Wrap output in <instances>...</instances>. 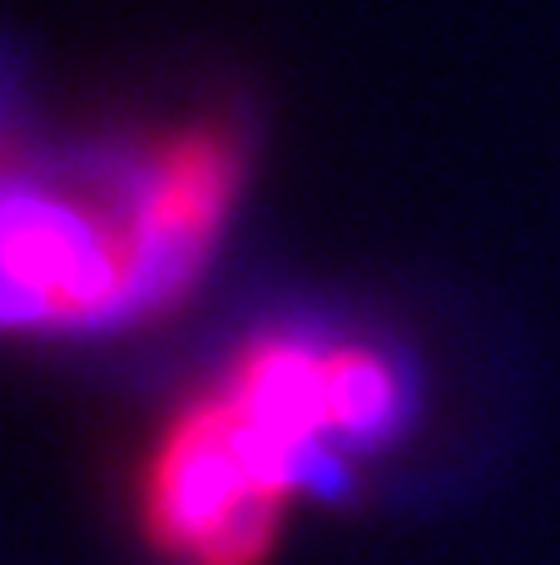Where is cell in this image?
<instances>
[{"mask_svg":"<svg viewBox=\"0 0 560 565\" xmlns=\"http://www.w3.org/2000/svg\"><path fill=\"white\" fill-rule=\"evenodd\" d=\"M149 214V145L50 164L0 139V332H109L184 298Z\"/></svg>","mask_w":560,"mask_h":565,"instance_id":"6da1fadb","label":"cell"},{"mask_svg":"<svg viewBox=\"0 0 560 565\" xmlns=\"http://www.w3.org/2000/svg\"><path fill=\"white\" fill-rule=\"evenodd\" d=\"M218 392L303 471L313 497L343 491L353 461L392 447L422 407L417 372L402 352L373 338H323L303 328L244 342Z\"/></svg>","mask_w":560,"mask_h":565,"instance_id":"7a4b0ae2","label":"cell"},{"mask_svg":"<svg viewBox=\"0 0 560 565\" xmlns=\"http://www.w3.org/2000/svg\"><path fill=\"white\" fill-rule=\"evenodd\" d=\"M308 481L208 387L164 427L144 477V531L179 565H258Z\"/></svg>","mask_w":560,"mask_h":565,"instance_id":"3957f363","label":"cell"}]
</instances>
